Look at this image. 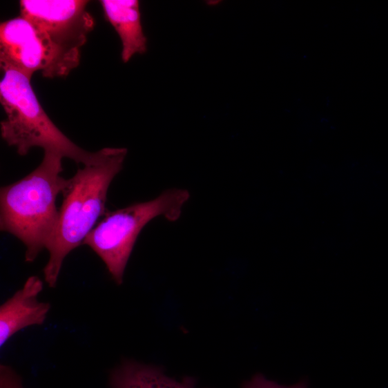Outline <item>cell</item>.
I'll use <instances>...</instances> for the list:
<instances>
[{"mask_svg":"<svg viewBox=\"0 0 388 388\" xmlns=\"http://www.w3.org/2000/svg\"><path fill=\"white\" fill-rule=\"evenodd\" d=\"M63 158L44 152L38 168L0 191V229L23 243L27 262L47 249L55 234L59 218L57 200L68 180L61 175Z\"/></svg>","mask_w":388,"mask_h":388,"instance_id":"cell-1","label":"cell"},{"mask_svg":"<svg viewBox=\"0 0 388 388\" xmlns=\"http://www.w3.org/2000/svg\"><path fill=\"white\" fill-rule=\"evenodd\" d=\"M127 154L125 148H112L103 161L79 168L67 180L58 225L46 249L49 258L43 274L49 287H57L65 258L83 244L99 219L108 213L106 208L108 190Z\"/></svg>","mask_w":388,"mask_h":388,"instance_id":"cell-2","label":"cell"},{"mask_svg":"<svg viewBox=\"0 0 388 388\" xmlns=\"http://www.w3.org/2000/svg\"><path fill=\"white\" fill-rule=\"evenodd\" d=\"M0 82V102L6 114L0 130L6 143L20 155L35 147L69 158L84 166L98 164L111 148L88 152L70 140L47 115L30 84L31 79L14 69L3 70Z\"/></svg>","mask_w":388,"mask_h":388,"instance_id":"cell-3","label":"cell"},{"mask_svg":"<svg viewBox=\"0 0 388 388\" xmlns=\"http://www.w3.org/2000/svg\"><path fill=\"white\" fill-rule=\"evenodd\" d=\"M189 198L187 190L172 188L153 200L108 211L83 244L90 246L101 258L115 283L121 285L137 237L144 227L158 217L177 221Z\"/></svg>","mask_w":388,"mask_h":388,"instance_id":"cell-4","label":"cell"},{"mask_svg":"<svg viewBox=\"0 0 388 388\" xmlns=\"http://www.w3.org/2000/svg\"><path fill=\"white\" fill-rule=\"evenodd\" d=\"M85 0H21V15L33 26L48 59L45 78L67 77L79 66L81 50L95 27Z\"/></svg>","mask_w":388,"mask_h":388,"instance_id":"cell-5","label":"cell"},{"mask_svg":"<svg viewBox=\"0 0 388 388\" xmlns=\"http://www.w3.org/2000/svg\"><path fill=\"white\" fill-rule=\"evenodd\" d=\"M0 66L14 69L30 79L34 73L48 70L46 52L32 24L20 15L0 25Z\"/></svg>","mask_w":388,"mask_h":388,"instance_id":"cell-6","label":"cell"},{"mask_svg":"<svg viewBox=\"0 0 388 388\" xmlns=\"http://www.w3.org/2000/svg\"><path fill=\"white\" fill-rule=\"evenodd\" d=\"M43 282L38 276L29 277L23 287L0 307V347L17 332L33 326L43 325L50 310L48 303L41 302Z\"/></svg>","mask_w":388,"mask_h":388,"instance_id":"cell-7","label":"cell"},{"mask_svg":"<svg viewBox=\"0 0 388 388\" xmlns=\"http://www.w3.org/2000/svg\"><path fill=\"white\" fill-rule=\"evenodd\" d=\"M106 19L115 28L122 41V60L128 63L136 55L147 51L139 3L137 0H101Z\"/></svg>","mask_w":388,"mask_h":388,"instance_id":"cell-8","label":"cell"},{"mask_svg":"<svg viewBox=\"0 0 388 388\" xmlns=\"http://www.w3.org/2000/svg\"><path fill=\"white\" fill-rule=\"evenodd\" d=\"M112 388H197L195 380H178L168 376L160 367L126 361L113 372Z\"/></svg>","mask_w":388,"mask_h":388,"instance_id":"cell-9","label":"cell"},{"mask_svg":"<svg viewBox=\"0 0 388 388\" xmlns=\"http://www.w3.org/2000/svg\"><path fill=\"white\" fill-rule=\"evenodd\" d=\"M242 388H309L304 382H299L294 385H286L268 379L262 374H256L251 380L246 381Z\"/></svg>","mask_w":388,"mask_h":388,"instance_id":"cell-10","label":"cell"},{"mask_svg":"<svg viewBox=\"0 0 388 388\" xmlns=\"http://www.w3.org/2000/svg\"><path fill=\"white\" fill-rule=\"evenodd\" d=\"M0 388H24L21 377L6 365L0 367Z\"/></svg>","mask_w":388,"mask_h":388,"instance_id":"cell-11","label":"cell"}]
</instances>
